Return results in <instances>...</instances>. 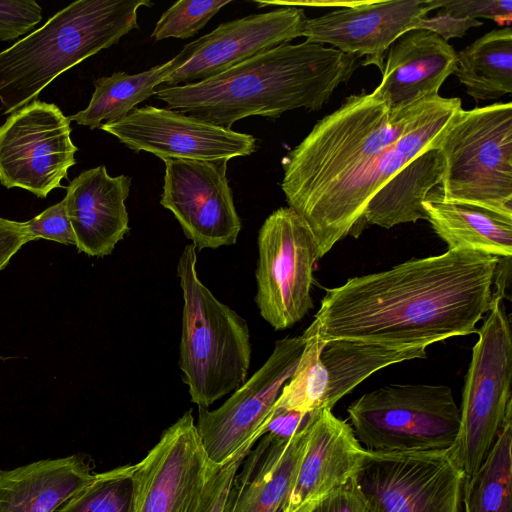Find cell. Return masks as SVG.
I'll return each instance as SVG.
<instances>
[{"mask_svg":"<svg viewBox=\"0 0 512 512\" xmlns=\"http://www.w3.org/2000/svg\"><path fill=\"white\" fill-rule=\"evenodd\" d=\"M441 8L459 18H487L499 25L509 24L512 19L511 0H438Z\"/></svg>","mask_w":512,"mask_h":512,"instance_id":"cell-35","label":"cell"},{"mask_svg":"<svg viewBox=\"0 0 512 512\" xmlns=\"http://www.w3.org/2000/svg\"><path fill=\"white\" fill-rule=\"evenodd\" d=\"M462 109L459 98H424L390 110L374 91L348 96L283 158L281 188L307 223L318 259L361 221L373 195L428 147Z\"/></svg>","mask_w":512,"mask_h":512,"instance_id":"cell-1","label":"cell"},{"mask_svg":"<svg viewBox=\"0 0 512 512\" xmlns=\"http://www.w3.org/2000/svg\"><path fill=\"white\" fill-rule=\"evenodd\" d=\"M440 197L512 217V103L460 109L437 145Z\"/></svg>","mask_w":512,"mask_h":512,"instance_id":"cell-6","label":"cell"},{"mask_svg":"<svg viewBox=\"0 0 512 512\" xmlns=\"http://www.w3.org/2000/svg\"><path fill=\"white\" fill-rule=\"evenodd\" d=\"M70 122L56 104L38 99L11 113L0 126V183L39 198L63 188L78 150Z\"/></svg>","mask_w":512,"mask_h":512,"instance_id":"cell-12","label":"cell"},{"mask_svg":"<svg viewBox=\"0 0 512 512\" xmlns=\"http://www.w3.org/2000/svg\"><path fill=\"white\" fill-rule=\"evenodd\" d=\"M134 465L94 474L55 512H135Z\"/></svg>","mask_w":512,"mask_h":512,"instance_id":"cell-30","label":"cell"},{"mask_svg":"<svg viewBox=\"0 0 512 512\" xmlns=\"http://www.w3.org/2000/svg\"><path fill=\"white\" fill-rule=\"evenodd\" d=\"M454 75L475 101L512 92V30H492L456 53Z\"/></svg>","mask_w":512,"mask_h":512,"instance_id":"cell-26","label":"cell"},{"mask_svg":"<svg viewBox=\"0 0 512 512\" xmlns=\"http://www.w3.org/2000/svg\"><path fill=\"white\" fill-rule=\"evenodd\" d=\"M364 453L347 421L331 410L313 412L305 450L280 512H310L354 478Z\"/></svg>","mask_w":512,"mask_h":512,"instance_id":"cell-18","label":"cell"},{"mask_svg":"<svg viewBox=\"0 0 512 512\" xmlns=\"http://www.w3.org/2000/svg\"><path fill=\"white\" fill-rule=\"evenodd\" d=\"M316 260L312 232L296 211L281 207L265 219L258 233L255 301L275 330L294 326L313 308Z\"/></svg>","mask_w":512,"mask_h":512,"instance_id":"cell-10","label":"cell"},{"mask_svg":"<svg viewBox=\"0 0 512 512\" xmlns=\"http://www.w3.org/2000/svg\"><path fill=\"white\" fill-rule=\"evenodd\" d=\"M228 161H164L161 205L172 212L185 236L201 250L236 243L241 230L227 178Z\"/></svg>","mask_w":512,"mask_h":512,"instance_id":"cell-13","label":"cell"},{"mask_svg":"<svg viewBox=\"0 0 512 512\" xmlns=\"http://www.w3.org/2000/svg\"><path fill=\"white\" fill-rule=\"evenodd\" d=\"M33 241L24 222L0 217V271L26 243Z\"/></svg>","mask_w":512,"mask_h":512,"instance_id":"cell-39","label":"cell"},{"mask_svg":"<svg viewBox=\"0 0 512 512\" xmlns=\"http://www.w3.org/2000/svg\"><path fill=\"white\" fill-rule=\"evenodd\" d=\"M254 444H248L221 466H214L188 512H225L237 471Z\"/></svg>","mask_w":512,"mask_h":512,"instance_id":"cell-32","label":"cell"},{"mask_svg":"<svg viewBox=\"0 0 512 512\" xmlns=\"http://www.w3.org/2000/svg\"><path fill=\"white\" fill-rule=\"evenodd\" d=\"M512 408L469 488L463 490L464 512H512Z\"/></svg>","mask_w":512,"mask_h":512,"instance_id":"cell-28","label":"cell"},{"mask_svg":"<svg viewBox=\"0 0 512 512\" xmlns=\"http://www.w3.org/2000/svg\"><path fill=\"white\" fill-rule=\"evenodd\" d=\"M196 265V248L188 244L177 265L183 295L179 367L191 401L209 408L247 380L251 342L246 320L202 283Z\"/></svg>","mask_w":512,"mask_h":512,"instance_id":"cell-5","label":"cell"},{"mask_svg":"<svg viewBox=\"0 0 512 512\" xmlns=\"http://www.w3.org/2000/svg\"><path fill=\"white\" fill-rule=\"evenodd\" d=\"M305 344L298 364L288 382L283 386L273 408H284L302 413L320 412L325 409L328 391V373L321 361L326 345L313 320L302 334Z\"/></svg>","mask_w":512,"mask_h":512,"instance_id":"cell-29","label":"cell"},{"mask_svg":"<svg viewBox=\"0 0 512 512\" xmlns=\"http://www.w3.org/2000/svg\"><path fill=\"white\" fill-rule=\"evenodd\" d=\"M426 349H397L348 340L326 342L321 361L328 373L325 409L334 405L374 372L415 358H425Z\"/></svg>","mask_w":512,"mask_h":512,"instance_id":"cell-27","label":"cell"},{"mask_svg":"<svg viewBox=\"0 0 512 512\" xmlns=\"http://www.w3.org/2000/svg\"><path fill=\"white\" fill-rule=\"evenodd\" d=\"M438 0L355 1L322 16L306 18L302 37L329 44L345 54L365 57L362 65L382 72L384 53L405 33L415 30Z\"/></svg>","mask_w":512,"mask_h":512,"instance_id":"cell-16","label":"cell"},{"mask_svg":"<svg viewBox=\"0 0 512 512\" xmlns=\"http://www.w3.org/2000/svg\"><path fill=\"white\" fill-rule=\"evenodd\" d=\"M482 24L481 21L476 19L452 16L439 8V11L432 17L426 16L423 18L416 29L434 32L447 41L453 37H462L470 28L478 27Z\"/></svg>","mask_w":512,"mask_h":512,"instance_id":"cell-37","label":"cell"},{"mask_svg":"<svg viewBox=\"0 0 512 512\" xmlns=\"http://www.w3.org/2000/svg\"><path fill=\"white\" fill-rule=\"evenodd\" d=\"M423 208L434 232L448 245V250L512 256V217L475 205L445 201L431 192Z\"/></svg>","mask_w":512,"mask_h":512,"instance_id":"cell-23","label":"cell"},{"mask_svg":"<svg viewBox=\"0 0 512 512\" xmlns=\"http://www.w3.org/2000/svg\"><path fill=\"white\" fill-rule=\"evenodd\" d=\"M24 223L33 240L43 238L76 246L75 234L67 216L64 200Z\"/></svg>","mask_w":512,"mask_h":512,"instance_id":"cell-34","label":"cell"},{"mask_svg":"<svg viewBox=\"0 0 512 512\" xmlns=\"http://www.w3.org/2000/svg\"><path fill=\"white\" fill-rule=\"evenodd\" d=\"M190 57L191 50L185 45L174 58L146 71L133 75L119 71L97 79L87 108L70 116V121L100 129L102 121L112 123L123 119L137 104L154 96L156 88Z\"/></svg>","mask_w":512,"mask_h":512,"instance_id":"cell-25","label":"cell"},{"mask_svg":"<svg viewBox=\"0 0 512 512\" xmlns=\"http://www.w3.org/2000/svg\"><path fill=\"white\" fill-rule=\"evenodd\" d=\"M347 413L355 437L373 452L447 450L460 425V409L445 385H386L352 402Z\"/></svg>","mask_w":512,"mask_h":512,"instance_id":"cell-8","label":"cell"},{"mask_svg":"<svg viewBox=\"0 0 512 512\" xmlns=\"http://www.w3.org/2000/svg\"><path fill=\"white\" fill-rule=\"evenodd\" d=\"M310 512H371L354 478L315 505Z\"/></svg>","mask_w":512,"mask_h":512,"instance_id":"cell-36","label":"cell"},{"mask_svg":"<svg viewBox=\"0 0 512 512\" xmlns=\"http://www.w3.org/2000/svg\"><path fill=\"white\" fill-rule=\"evenodd\" d=\"M498 257L448 250L326 290L314 321L324 342L426 349L477 331L488 312Z\"/></svg>","mask_w":512,"mask_h":512,"instance_id":"cell-2","label":"cell"},{"mask_svg":"<svg viewBox=\"0 0 512 512\" xmlns=\"http://www.w3.org/2000/svg\"><path fill=\"white\" fill-rule=\"evenodd\" d=\"M456 53L436 33L411 30L389 47L382 79L374 92L390 110L437 96L443 82L456 69Z\"/></svg>","mask_w":512,"mask_h":512,"instance_id":"cell-20","label":"cell"},{"mask_svg":"<svg viewBox=\"0 0 512 512\" xmlns=\"http://www.w3.org/2000/svg\"><path fill=\"white\" fill-rule=\"evenodd\" d=\"M438 143L412 159L373 195L360 222L389 229L427 220L423 202L432 188L441 183L443 175Z\"/></svg>","mask_w":512,"mask_h":512,"instance_id":"cell-24","label":"cell"},{"mask_svg":"<svg viewBox=\"0 0 512 512\" xmlns=\"http://www.w3.org/2000/svg\"><path fill=\"white\" fill-rule=\"evenodd\" d=\"M230 2V0L177 1L161 15L151 38L155 41L171 37L187 39L202 29L223 6Z\"/></svg>","mask_w":512,"mask_h":512,"instance_id":"cell-31","label":"cell"},{"mask_svg":"<svg viewBox=\"0 0 512 512\" xmlns=\"http://www.w3.org/2000/svg\"><path fill=\"white\" fill-rule=\"evenodd\" d=\"M310 417L311 413L273 408L264 434L279 440H289L308 423Z\"/></svg>","mask_w":512,"mask_h":512,"instance_id":"cell-38","label":"cell"},{"mask_svg":"<svg viewBox=\"0 0 512 512\" xmlns=\"http://www.w3.org/2000/svg\"><path fill=\"white\" fill-rule=\"evenodd\" d=\"M93 467L73 454L0 469V512H55L91 481Z\"/></svg>","mask_w":512,"mask_h":512,"instance_id":"cell-22","label":"cell"},{"mask_svg":"<svg viewBox=\"0 0 512 512\" xmlns=\"http://www.w3.org/2000/svg\"><path fill=\"white\" fill-rule=\"evenodd\" d=\"M308 423L289 440L264 434L237 471L225 512H280L305 450Z\"/></svg>","mask_w":512,"mask_h":512,"instance_id":"cell-21","label":"cell"},{"mask_svg":"<svg viewBox=\"0 0 512 512\" xmlns=\"http://www.w3.org/2000/svg\"><path fill=\"white\" fill-rule=\"evenodd\" d=\"M305 340L302 335L277 340L264 364L218 408H198L195 422L207 459L221 466L265 433L283 386L291 378Z\"/></svg>","mask_w":512,"mask_h":512,"instance_id":"cell-11","label":"cell"},{"mask_svg":"<svg viewBox=\"0 0 512 512\" xmlns=\"http://www.w3.org/2000/svg\"><path fill=\"white\" fill-rule=\"evenodd\" d=\"M464 481L450 449H365L354 476L371 512H461Z\"/></svg>","mask_w":512,"mask_h":512,"instance_id":"cell-9","label":"cell"},{"mask_svg":"<svg viewBox=\"0 0 512 512\" xmlns=\"http://www.w3.org/2000/svg\"><path fill=\"white\" fill-rule=\"evenodd\" d=\"M149 0H77L0 52V103L11 114L36 100L57 76L139 28Z\"/></svg>","mask_w":512,"mask_h":512,"instance_id":"cell-4","label":"cell"},{"mask_svg":"<svg viewBox=\"0 0 512 512\" xmlns=\"http://www.w3.org/2000/svg\"><path fill=\"white\" fill-rule=\"evenodd\" d=\"M359 59L318 43H287L200 82L162 87L154 96L169 109L231 129L248 116L319 110Z\"/></svg>","mask_w":512,"mask_h":512,"instance_id":"cell-3","label":"cell"},{"mask_svg":"<svg viewBox=\"0 0 512 512\" xmlns=\"http://www.w3.org/2000/svg\"><path fill=\"white\" fill-rule=\"evenodd\" d=\"M42 19V8L33 0H0V40H15Z\"/></svg>","mask_w":512,"mask_h":512,"instance_id":"cell-33","label":"cell"},{"mask_svg":"<svg viewBox=\"0 0 512 512\" xmlns=\"http://www.w3.org/2000/svg\"><path fill=\"white\" fill-rule=\"evenodd\" d=\"M130 185V177H112L104 165L85 170L70 182L63 200L80 252L109 255L127 234L125 200Z\"/></svg>","mask_w":512,"mask_h":512,"instance_id":"cell-19","label":"cell"},{"mask_svg":"<svg viewBox=\"0 0 512 512\" xmlns=\"http://www.w3.org/2000/svg\"><path fill=\"white\" fill-rule=\"evenodd\" d=\"M502 299L493 295L478 330L463 388L460 425L450 453L470 487L512 408V334Z\"/></svg>","mask_w":512,"mask_h":512,"instance_id":"cell-7","label":"cell"},{"mask_svg":"<svg viewBox=\"0 0 512 512\" xmlns=\"http://www.w3.org/2000/svg\"><path fill=\"white\" fill-rule=\"evenodd\" d=\"M510 276L511 257H502V259H498L493 275V278H495L497 291L493 295L499 296L501 299L506 297L505 293L507 287H509V284L506 283L505 280H510Z\"/></svg>","mask_w":512,"mask_h":512,"instance_id":"cell-40","label":"cell"},{"mask_svg":"<svg viewBox=\"0 0 512 512\" xmlns=\"http://www.w3.org/2000/svg\"><path fill=\"white\" fill-rule=\"evenodd\" d=\"M214 466L188 410L135 464V512H188Z\"/></svg>","mask_w":512,"mask_h":512,"instance_id":"cell-15","label":"cell"},{"mask_svg":"<svg viewBox=\"0 0 512 512\" xmlns=\"http://www.w3.org/2000/svg\"><path fill=\"white\" fill-rule=\"evenodd\" d=\"M100 129L125 146L151 153L163 161L188 159L229 161L256 150L254 136L216 126L169 108H134L126 117Z\"/></svg>","mask_w":512,"mask_h":512,"instance_id":"cell-14","label":"cell"},{"mask_svg":"<svg viewBox=\"0 0 512 512\" xmlns=\"http://www.w3.org/2000/svg\"><path fill=\"white\" fill-rule=\"evenodd\" d=\"M306 16L287 5L220 24L212 32L186 44L191 57L170 74L164 87L191 84L224 71L295 38L302 37Z\"/></svg>","mask_w":512,"mask_h":512,"instance_id":"cell-17","label":"cell"}]
</instances>
